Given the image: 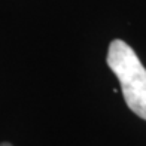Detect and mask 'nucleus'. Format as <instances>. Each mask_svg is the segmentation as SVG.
Returning <instances> with one entry per match:
<instances>
[{
	"mask_svg": "<svg viewBox=\"0 0 146 146\" xmlns=\"http://www.w3.org/2000/svg\"><path fill=\"white\" fill-rule=\"evenodd\" d=\"M108 66L121 84V92L131 112L146 119V69L134 49L121 39L112 40Z\"/></svg>",
	"mask_w": 146,
	"mask_h": 146,
	"instance_id": "f257e3e1",
	"label": "nucleus"
},
{
	"mask_svg": "<svg viewBox=\"0 0 146 146\" xmlns=\"http://www.w3.org/2000/svg\"><path fill=\"white\" fill-rule=\"evenodd\" d=\"M0 146H12V145L8 143V142H3V143H0Z\"/></svg>",
	"mask_w": 146,
	"mask_h": 146,
	"instance_id": "f03ea898",
	"label": "nucleus"
}]
</instances>
